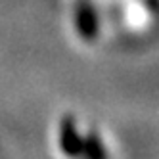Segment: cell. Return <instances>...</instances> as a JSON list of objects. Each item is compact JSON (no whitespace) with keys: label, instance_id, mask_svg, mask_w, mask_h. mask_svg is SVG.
Segmentation results:
<instances>
[{"label":"cell","instance_id":"7a4b0ae2","mask_svg":"<svg viewBox=\"0 0 159 159\" xmlns=\"http://www.w3.org/2000/svg\"><path fill=\"white\" fill-rule=\"evenodd\" d=\"M81 157H84V159H107V148L96 130H88L86 136H83Z\"/></svg>","mask_w":159,"mask_h":159},{"label":"cell","instance_id":"6da1fadb","mask_svg":"<svg viewBox=\"0 0 159 159\" xmlns=\"http://www.w3.org/2000/svg\"><path fill=\"white\" fill-rule=\"evenodd\" d=\"M58 144L60 150L67 155V157H81L83 152V136L79 132L77 121L73 115H65L60 121L58 127Z\"/></svg>","mask_w":159,"mask_h":159}]
</instances>
